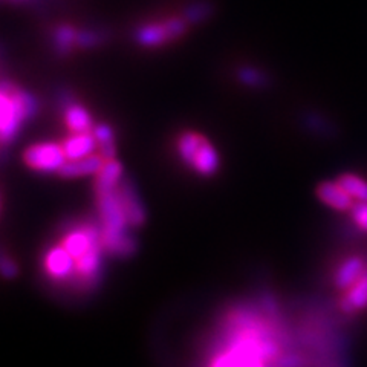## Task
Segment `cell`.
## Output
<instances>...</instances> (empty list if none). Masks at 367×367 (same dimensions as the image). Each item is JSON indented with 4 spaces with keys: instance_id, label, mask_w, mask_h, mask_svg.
<instances>
[{
    "instance_id": "1",
    "label": "cell",
    "mask_w": 367,
    "mask_h": 367,
    "mask_svg": "<svg viewBox=\"0 0 367 367\" xmlns=\"http://www.w3.org/2000/svg\"><path fill=\"white\" fill-rule=\"evenodd\" d=\"M275 308L236 306L223 316L204 367H301Z\"/></svg>"
},
{
    "instance_id": "2",
    "label": "cell",
    "mask_w": 367,
    "mask_h": 367,
    "mask_svg": "<svg viewBox=\"0 0 367 367\" xmlns=\"http://www.w3.org/2000/svg\"><path fill=\"white\" fill-rule=\"evenodd\" d=\"M98 225L104 253L113 257H130L137 249V240L130 235V222L118 192L95 193Z\"/></svg>"
},
{
    "instance_id": "3",
    "label": "cell",
    "mask_w": 367,
    "mask_h": 367,
    "mask_svg": "<svg viewBox=\"0 0 367 367\" xmlns=\"http://www.w3.org/2000/svg\"><path fill=\"white\" fill-rule=\"evenodd\" d=\"M37 112V100L20 86L5 82L0 94V137L2 144L8 146L19 133L25 121Z\"/></svg>"
},
{
    "instance_id": "4",
    "label": "cell",
    "mask_w": 367,
    "mask_h": 367,
    "mask_svg": "<svg viewBox=\"0 0 367 367\" xmlns=\"http://www.w3.org/2000/svg\"><path fill=\"white\" fill-rule=\"evenodd\" d=\"M179 159L201 178H211L220 168V156L213 142L198 130H184L176 138Z\"/></svg>"
},
{
    "instance_id": "5",
    "label": "cell",
    "mask_w": 367,
    "mask_h": 367,
    "mask_svg": "<svg viewBox=\"0 0 367 367\" xmlns=\"http://www.w3.org/2000/svg\"><path fill=\"white\" fill-rule=\"evenodd\" d=\"M22 161L26 168L32 170L35 173L58 175L68 159L61 142L39 141L23 150Z\"/></svg>"
},
{
    "instance_id": "6",
    "label": "cell",
    "mask_w": 367,
    "mask_h": 367,
    "mask_svg": "<svg viewBox=\"0 0 367 367\" xmlns=\"http://www.w3.org/2000/svg\"><path fill=\"white\" fill-rule=\"evenodd\" d=\"M187 22L184 17H172L159 23L142 25L135 32V40L144 48H158L163 44L182 37L187 31Z\"/></svg>"
},
{
    "instance_id": "7",
    "label": "cell",
    "mask_w": 367,
    "mask_h": 367,
    "mask_svg": "<svg viewBox=\"0 0 367 367\" xmlns=\"http://www.w3.org/2000/svg\"><path fill=\"white\" fill-rule=\"evenodd\" d=\"M42 268L48 280L58 285H70L75 282V261L61 244L51 245L43 254Z\"/></svg>"
},
{
    "instance_id": "8",
    "label": "cell",
    "mask_w": 367,
    "mask_h": 367,
    "mask_svg": "<svg viewBox=\"0 0 367 367\" xmlns=\"http://www.w3.org/2000/svg\"><path fill=\"white\" fill-rule=\"evenodd\" d=\"M316 193L321 204H325L326 207L335 211H351L355 205L352 196L343 189V185L337 179L335 181H325L318 184Z\"/></svg>"
},
{
    "instance_id": "9",
    "label": "cell",
    "mask_w": 367,
    "mask_h": 367,
    "mask_svg": "<svg viewBox=\"0 0 367 367\" xmlns=\"http://www.w3.org/2000/svg\"><path fill=\"white\" fill-rule=\"evenodd\" d=\"M65 149L66 159H82L98 154V142L94 132H82V133H68V137L60 141Z\"/></svg>"
},
{
    "instance_id": "10",
    "label": "cell",
    "mask_w": 367,
    "mask_h": 367,
    "mask_svg": "<svg viewBox=\"0 0 367 367\" xmlns=\"http://www.w3.org/2000/svg\"><path fill=\"white\" fill-rule=\"evenodd\" d=\"M116 192H118L121 202H123V207H124V210H126L130 227L138 228L141 225H144L146 218H147L146 209H144V205H142L133 184H130L129 181H124L123 179L121 184L116 187Z\"/></svg>"
},
{
    "instance_id": "11",
    "label": "cell",
    "mask_w": 367,
    "mask_h": 367,
    "mask_svg": "<svg viewBox=\"0 0 367 367\" xmlns=\"http://www.w3.org/2000/svg\"><path fill=\"white\" fill-rule=\"evenodd\" d=\"M367 271V261L361 256H349L343 259L334 273V285L340 291H346L347 288L360 279Z\"/></svg>"
},
{
    "instance_id": "12",
    "label": "cell",
    "mask_w": 367,
    "mask_h": 367,
    "mask_svg": "<svg viewBox=\"0 0 367 367\" xmlns=\"http://www.w3.org/2000/svg\"><path fill=\"white\" fill-rule=\"evenodd\" d=\"M104 161L106 159L100 154H95L92 156L82 159L66 161V164L61 167L58 172V176L63 179H80L85 176H95L101 170Z\"/></svg>"
},
{
    "instance_id": "13",
    "label": "cell",
    "mask_w": 367,
    "mask_h": 367,
    "mask_svg": "<svg viewBox=\"0 0 367 367\" xmlns=\"http://www.w3.org/2000/svg\"><path fill=\"white\" fill-rule=\"evenodd\" d=\"M63 123L69 133L91 132L95 127V123L87 107L80 103H69L63 109Z\"/></svg>"
},
{
    "instance_id": "14",
    "label": "cell",
    "mask_w": 367,
    "mask_h": 367,
    "mask_svg": "<svg viewBox=\"0 0 367 367\" xmlns=\"http://www.w3.org/2000/svg\"><path fill=\"white\" fill-rule=\"evenodd\" d=\"M124 168L123 164L116 158L106 159L100 172L95 175L94 179V192L95 193H104L112 192L118 187L123 181Z\"/></svg>"
},
{
    "instance_id": "15",
    "label": "cell",
    "mask_w": 367,
    "mask_h": 367,
    "mask_svg": "<svg viewBox=\"0 0 367 367\" xmlns=\"http://www.w3.org/2000/svg\"><path fill=\"white\" fill-rule=\"evenodd\" d=\"M340 308L346 314H355L367 308V271L358 279L351 288H347L340 300Z\"/></svg>"
},
{
    "instance_id": "16",
    "label": "cell",
    "mask_w": 367,
    "mask_h": 367,
    "mask_svg": "<svg viewBox=\"0 0 367 367\" xmlns=\"http://www.w3.org/2000/svg\"><path fill=\"white\" fill-rule=\"evenodd\" d=\"M92 132L98 142V154H100L104 159L115 158V154H116L115 133L109 124L98 123V124H95Z\"/></svg>"
},
{
    "instance_id": "17",
    "label": "cell",
    "mask_w": 367,
    "mask_h": 367,
    "mask_svg": "<svg viewBox=\"0 0 367 367\" xmlns=\"http://www.w3.org/2000/svg\"><path fill=\"white\" fill-rule=\"evenodd\" d=\"M337 181L343 185V189L352 196L355 202H367V181L364 178L346 172L340 175Z\"/></svg>"
},
{
    "instance_id": "18",
    "label": "cell",
    "mask_w": 367,
    "mask_h": 367,
    "mask_svg": "<svg viewBox=\"0 0 367 367\" xmlns=\"http://www.w3.org/2000/svg\"><path fill=\"white\" fill-rule=\"evenodd\" d=\"M77 35L78 31L70 25H61L58 28L54 31V46L61 54H65L73 51L74 46H77Z\"/></svg>"
},
{
    "instance_id": "19",
    "label": "cell",
    "mask_w": 367,
    "mask_h": 367,
    "mask_svg": "<svg viewBox=\"0 0 367 367\" xmlns=\"http://www.w3.org/2000/svg\"><path fill=\"white\" fill-rule=\"evenodd\" d=\"M239 80L247 86L251 87H259L266 85V77L262 74L261 70H257L254 68H242L237 73Z\"/></svg>"
},
{
    "instance_id": "20",
    "label": "cell",
    "mask_w": 367,
    "mask_h": 367,
    "mask_svg": "<svg viewBox=\"0 0 367 367\" xmlns=\"http://www.w3.org/2000/svg\"><path fill=\"white\" fill-rule=\"evenodd\" d=\"M210 11H211V8L209 4H204V2L194 4L187 8V11L184 13V19L189 23H199L207 19V17L210 15Z\"/></svg>"
},
{
    "instance_id": "21",
    "label": "cell",
    "mask_w": 367,
    "mask_h": 367,
    "mask_svg": "<svg viewBox=\"0 0 367 367\" xmlns=\"http://www.w3.org/2000/svg\"><path fill=\"white\" fill-rule=\"evenodd\" d=\"M349 213H351L355 227L363 232H367V202H355Z\"/></svg>"
},
{
    "instance_id": "22",
    "label": "cell",
    "mask_w": 367,
    "mask_h": 367,
    "mask_svg": "<svg viewBox=\"0 0 367 367\" xmlns=\"http://www.w3.org/2000/svg\"><path fill=\"white\" fill-rule=\"evenodd\" d=\"M100 40H101V35L95 31H78L77 46L83 49L95 48L97 44L100 43Z\"/></svg>"
},
{
    "instance_id": "23",
    "label": "cell",
    "mask_w": 367,
    "mask_h": 367,
    "mask_svg": "<svg viewBox=\"0 0 367 367\" xmlns=\"http://www.w3.org/2000/svg\"><path fill=\"white\" fill-rule=\"evenodd\" d=\"M17 270H19V268H17V265L11 261L10 257L8 256L2 257V271L6 279H13V277H15Z\"/></svg>"
}]
</instances>
